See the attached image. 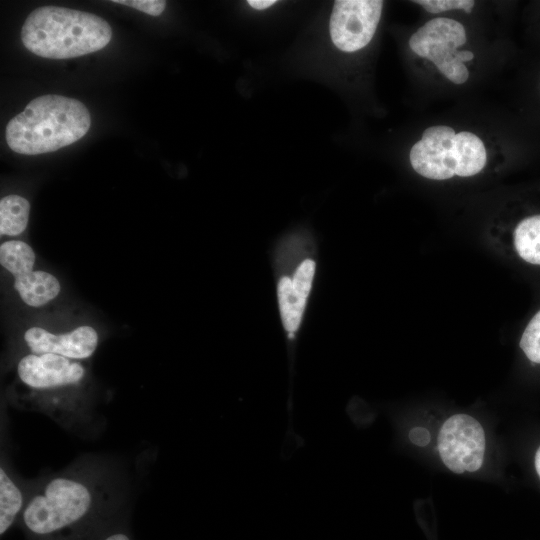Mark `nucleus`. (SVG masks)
<instances>
[{
	"label": "nucleus",
	"mask_w": 540,
	"mask_h": 540,
	"mask_svg": "<svg viewBox=\"0 0 540 540\" xmlns=\"http://www.w3.org/2000/svg\"><path fill=\"white\" fill-rule=\"evenodd\" d=\"M315 273V262L312 259L304 260L294 273L292 285L294 290L305 300L310 293Z\"/></svg>",
	"instance_id": "nucleus-17"
},
{
	"label": "nucleus",
	"mask_w": 540,
	"mask_h": 540,
	"mask_svg": "<svg viewBox=\"0 0 540 540\" xmlns=\"http://www.w3.org/2000/svg\"><path fill=\"white\" fill-rule=\"evenodd\" d=\"M473 58H474V54L468 50L457 51L455 55V59L462 63L465 61H470Z\"/></svg>",
	"instance_id": "nucleus-22"
},
{
	"label": "nucleus",
	"mask_w": 540,
	"mask_h": 540,
	"mask_svg": "<svg viewBox=\"0 0 540 540\" xmlns=\"http://www.w3.org/2000/svg\"><path fill=\"white\" fill-rule=\"evenodd\" d=\"M485 433L481 424L467 414H456L442 425L438 451L445 466L454 473L477 471L483 463Z\"/></svg>",
	"instance_id": "nucleus-4"
},
{
	"label": "nucleus",
	"mask_w": 540,
	"mask_h": 540,
	"mask_svg": "<svg viewBox=\"0 0 540 540\" xmlns=\"http://www.w3.org/2000/svg\"><path fill=\"white\" fill-rule=\"evenodd\" d=\"M24 339L34 354L51 353L73 360L90 357L98 344L97 332L87 325L60 335L32 327L25 332Z\"/></svg>",
	"instance_id": "nucleus-10"
},
{
	"label": "nucleus",
	"mask_w": 540,
	"mask_h": 540,
	"mask_svg": "<svg viewBox=\"0 0 540 540\" xmlns=\"http://www.w3.org/2000/svg\"><path fill=\"white\" fill-rule=\"evenodd\" d=\"M104 540H130V539L128 538L127 535L123 533H115V534L110 535Z\"/></svg>",
	"instance_id": "nucleus-23"
},
{
	"label": "nucleus",
	"mask_w": 540,
	"mask_h": 540,
	"mask_svg": "<svg viewBox=\"0 0 540 540\" xmlns=\"http://www.w3.org/2000/svg\"><path fill=\"white\" fill-rule=\"evenodd\" d=\"M534 463H535L536 472L540 478V446L535 453Z\"/></svg>",
	"instance_id": "nucleus-24"
},
{
	"label": "nucleus",
	"mask_w": 540,
	"mask_h": 540,
	"mask_svg": "<svg viewBox=\"0 0 540 540\" xmlns=\"http://www.w3.org/2000/svg\"><path fill=\"white\" fill-rule=\"evenodd\" d=\"M276 1L275 0H248L247 3L257 9V10H263L270 6H272Z\"/></svg>",
	"instance_id": "nucleus-21"
},
{
	"label": "nucleus",
	"mask_w": 540,
	"mask_h": 540,
	"mask_svg": "<svg viewBox=\"0 0 540 540\" xmlns=\"http://www.w3.org/2000/svg\"><path fill=\"white\" fill-rule=\"evenodd\" d=\"M23 505V496L2 467L0 470V534L3 535L12 525Z\"/></svg>",
	"instance_id": "nucleus-15"
},
{
	"label": "nucleus",
	"mask_w": 540,
	"mask_h": 540,
	"mask_svg": "<svg viewBox=\"0 0 540 540\" xmlns=\"http://www.w3.org/2000/svg\"><path fill=\"white\" fill-rule=\"evenodd\" d=\"M277 292L283 326L292 338L299 328L307 300L294 290L289 277L280 279Z\"/></svg>",
	"instance_id": "nucleus-13"
},
{
	"label": "nucleus",
	"mask_w": 540,
	"mask_h": 540,
	"mask_svg": "<svg viewBox=\"0 0 540 540\" xmlns=\"http://www.w3.org/2000/svg\"><path fill=\"white\" fill-rule=\"evenodd\" d=\"M33 249L23 241L10 240L0 246V263L14 277V288L21 299L32 307H40L60 292L56 277L45 271H32L35 264Z\"/></svg>",
	"instance_id": "nucleus-5"
},
{
	"label": "nucleus",
	"mask_w": 540,
	"mask_h": 540,
	"mask_svg": "<svg viewBox=\"0 0 540 540\" xmlns=\"http://www.w3.org/2000/svg\"><path fill=\"white\" fill-rule=\"evenodd\" d=\"M90 125L89 111L82 102L48 94L33 99L8 122L5 138L14 152L38 155L78 141Z\"/></svg>",
	"instance_id": "nucleus-1"
},
{
	"label": "nucleus",
	"mask_w": 540,
	"mask_h": 540,
	"mask_svg": "<svg viewBox=\"0 0 540 540\" xmlns=\"http://www.w3.org/2000/svg\"><path fill=\"white\" fill-rule=\"evenodd\" d=\"M112 2L130 6L151 16L160 15L166 7V1L163 0H113Z\"/></svg>",
	"instance_id": "nucleus-19"
},
{
	"label": "nucleus",
	"mask_w": 540,
	"mask_h": 540,
	"mask_svg": "<svg viewBox=\"0 0 540 540\" xmlns=\"http://www.w3.org/2000/svg\"><path fill=\"white\" fill-rule=\"evenodd\" d=\"M454 141L457 161L455 175L470 177L481 172L487 162L483 141L468 131L456 133Z\"/></svg>",
	"instance_id": "nucleus-11"
},
{
	"label": "nucleus",
	"mask_w": 540,
	"mask_h": 540,
	"mask_svg": "<svg viewBox=\"0 0 540 540\" xmlns=\"http://www.w3.org/2000/svg\"><path fill=\"white\" fill-rule=\"evenodd\" d=\"M464 26L450 18L429 20L409 39L411 50L418 56L434 63L442 71L455 60L457 48L465 44Z\"/></svg>",
	"instance_id": "nucleus-8"
},
{
	"label": "nucleus",
	"mask_w": 540,
	"mask_h": 540,
	"mask_svg": "<svg viewBox=\"0 0 540 540\" xmlns=\"http://www.w3.org/2000/svg\"><path fill=\"white\" fill-rule=\"evenodd\" d=\"M409 439L412 443H415L419 446H424L429 442L430 435L425 428L417 427L411 429L409 432Z\"/></svg>",
	"instance_id": "nucleus-20"
},
{
	"label": "nucleus",
	"mask_w": 540,
	"mask_h": 540,
	"mask_svg": "<svg viewBox=\"0 0 540 540\" xmlns=\"http://www.w3.org/2000/svg\"><path fill=\"white\" fill-rule=\"evenodd\" d=\"M455 131L446 125L427 128L410 151V163L419 175L432 180H446L456 172Z\"/></svg>",
	"instance_id": "nucleus-7"
},
{
	"label": "nucleus",
	"mask_w": 540,
	"mask_h": 540,
	"mask_svg": "<svg viewBox=\"0 0 540 540\" xmlns=\"http://www.w3.org/2000/svg\"><path fill=\"white\" fill-rule=\"evenodd\" d=\"M112 29L103 18L59 6H42L26 18L21 39L37 56L69 59L104 48L111 40Z\"/></svg>",
	"instance_id": "nucleus-2"
},
{
	"label": "nucleus",
	"mask_w": 540,
	"mask_h": 540,
	"mask_svg": "<svg viewBox=\"0 0 540 540\" xmlns=\"http://www.w3.org/2000/svg\"><path fill=\"white\" fill-rule=\"evenodd\" d=\"M514 247L521 259L540 266V214L526 217L517 224Z\"/></svg>",
	"instance_id": "nucleus-12"
},
{
	"label": "nucleus",
	"mask_w": 540,
	"mask_h": 540,
	"mask_svg": "<svg viewBox=\"0 0 540 540\" xmlns=\"http://www.w3.org/2000/svg\"><path fill=\"white\" fill-rule=\"evenodd\" d=\"M383 8L380 0H337L330 17L333 44L344 52H355L373 38Z\"/></svg>",
	"instance_id": "nucleus-6"
},
{
	"label": "nucleus",
	"mask_w": 540,
	"mask_h": 540,
	"mask_svg": "<svg viewBox=\"0 0 540 540\" xmlns=\"http://www.w3.org/2000/svg\"><path fill=\"white\" fill-rule=\"evenodd\" d=\"M17 373L28 387L48 390L78 384L85 375V369L79 362L64 356L32 353L19 361Z\"/></svg>",
	"instance_id": "nucleus-9"
},
{
	"label": "nucleus",
	"mask_w": 540,
	"mask_h": 540,
	"mask_svg": "<svg viewBox=\"0 0 540 540\" xmlns=\"http://www.w3.org/2000/svg\"><path fill=\"white\" fill-rule=\"evenodd\" d=\"M30 204L19 195H8L0 201V234L20 235L27 227Z\"/></svg>",
	"instance_id": "nucleus-14"
},
{
	"label": "nucleus",
	"mask_w": 540,
	"mask_h": 540,
	"mask_svg": "<svg viewBox=\"0 0 540 540\" xmlns=\"http://www.w3.org/2000/svg\"><path fill=\"white\" fill-rule=\"evenodd\" d=\"M413 2L421 5L430 13H440L455 9H461L466 13H470L475 4L473 0H416Z\"/></svg>",
	"instance_id": "nucleus-18"
},
{
	"label": "nucleus",
	"mask_w": 540,
	"mask_h": 540,
	"mask_svg": "<svg viewBox=\"0 0 540 540\" xmlns=\"http://www.w3.org/2000/svg\"><path fill=\"white\" fill-rule=\"evenodd\" d=\"M90 487L77 479L57 477L50 480L26 505L23 520L38 535H48L82 519L93 504Z\"/></svg>",
	"instance_id": "nucleus-3"
},
{
	"label": "nucleus",
	"mask_w": 540,
	"mask_h": 540,
	"mask_svg": "<svg viewBox=\"0 0 540 540\" xmlns=\"http://www.w3.org/2000/svg\"><path fill=\"white\" fill-rule=\"evenodd\" d=\"M519 345L531 362L540 364V310L527 324Z\"/></svg>",
	"instance_id": "nucleus-16"
}]
</instances>
